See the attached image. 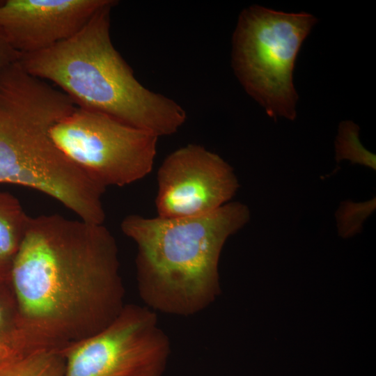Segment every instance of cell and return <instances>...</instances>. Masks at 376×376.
Here are the masks:
<instances>
[{"mask_svg": "<svg viewBox=\"0 0 376 376\" xmlns=\"http://www.w3.org/2000/svg\"><path fill=\"white\" fill-rule=\"evenodd\" d=\"M157 217L180 219L210 214L225 205L240 185L219 155L196 144L167 156L157 172Z\"/></svg>", "mask_w": 376, "mask_h": 376, "instance_id": "ba28073f", "label": "cell"}, {"mask_svg": "<svg viewBox=\"0 0 376 376\" xmlns=\"http://www.w3.org/2000/svg\"><path fill=\"white\" fill-rule=\"evenodd\" d=\"M77 106L16 61L0 73V183L22 185L57 200L80 219L103 224L105 188L58 148L53 125Z\"/></svg>", "mask_w": 376, "mask_h": 376, "instance_id": "7a4b0ae2", "label": "cell"}, {"mask_svg": "<svg viewBox=\"0 0 376 376\" xmlns=\"http://www.w3.org/2000/svg\"><path fill=\"white\" fill-rule=\"evenodd\" d=\"M170 353L155 311L125 304L106 327L62 352L63 376H162Z\"/></svg>", "mask_w": 376, "mask_h": 376, "instance_id": "52a82bcc", "label": "cell"}, {"mask_svg": "<svg viewBox=\"0 0 376 376\" xmlns=\"http://www.w3.org/2000/svg\"><path fill=\"white\" fill-rule=\"evenodd\" d=\"M9 283L22 354L62 353L106 327L125 305L111 233L59 214L30 217Z\"/></svg>", "mask_w": 376, "mask_h": 376, "instance_id": "6da1fadb", "label": "cell"}, {"mask_svg": "<svg viewBox=\"0 0 376 376\" xmlns=\"http://www.w3.org/2000/svg\"><path fill=\"white\" fill-rule=\"evenodd\" d=\"M375 208V198L355 203L350 201L341 203L336 212L338 233L347 238L359 233L364 220Z\"/></svg>", "mask_w": 376, "mask_h": 376, "instance_id": "4fadbf2b", "label": "cell"}, {"mask_svg": "<svg viewBox=\"0 0 376 376\" xmlns=\"http://www.w3.org/2000/svg\"><path fill=\"white\" fill-rule=\"evenodd\" d=\"M19 58L20 55L11 47L0 31V73Z\"/></svg>", "mask_w": 376, "mask_h": 376, "instance_id": "9a60e30c", "label": "cell"}, {"mask_svg": "<svg viewBox=\"0 0 376 376\" xmlns=\"http://www.w3.org/2000/svg\"><path fill=\"white\" fill-rule=\"evenodd\" d=\"M61 353L41 351L19 356L0 368V376H63Z\"/></svg>", "mask_w": 376, "mask_h": 376, "instance_id": "8fae6325", "label": "cell"}, {"mask_svg": "<svg viewBox=\"0 0 376 376\" xmlns=\"http://www.w3.org/2000/svg\"><path fill=\"white\" fill-rule=\"evenodd\" d=\"M49 134L70 162L105 189L143 178L157 153L156 135L78 107L53 125Z\"/></svg>", "mask_w": 376, "mask_h": 376, "instance_id": "8992f818", "label": "cell"}, {"mask_svg": "<svg viewBox=\"0 0 376 376\" xmlns=\"http://www.w3.org/2000/svg\"><path fill=\"white\" fill-rule=\"evenodd\" d=\"M249 219V207L240 202L194 217H125L120 228L137 247V287L145 306L179 316L205 309L220 291L223 246Z\"/></svg>", "mask_w": 376, "mask_h": 376, "instance_id": "3957f363", "label": "cell"}, {"mask_svg": "<svg viewBox=\"0 0 376 376\" xmlns=\"http://www.w3.org/2000/svg\"><path fill=\"white\" fill-rule=\"evenodd\" d=\"M14 318L15 308L6 309L0 302V337L8 340L15 347L14 345Z\"/></svg>", "mask_w": 376, "mask_h": 376, "instance_id": "5bb4252c", "label": "cell"}, {"mask_svg": "<svg viewBox=\"0 0 376 376\" xmlns=\"http://www.w3.org/2000/svg\"><path fill=\"white\" fill-rule=\"evenodd\" d=\"M29 219L16 197L0 191V285L10 282Z\"/></svg>", "mask_w": 376, "mask_h": 376, "instance_id": "30bf717a", "label": "cell"}, {"mask_svg": "<svg viewBox=\"0 0 376 376\" xmlns=\"http://www.w3.org/2000/svg\"><path fill=\"white\" fill-rule=\"evenodd\" d=\"M21 355L10 342L0 337V368Z\"/></svg>", "mask_w": 376, "mask_h": 376, "instance_id": "2e32d148", "label": "cell"}, {"mask_svg": "<svg viewBox=\"0 0 376 376\" xmlns=\"http://www.w3.org/2000/svg\"><path fill=\"white\" fill-rule=\"evenodd\" d=\"M317 19L259 6L240 13L233 36L232 65L245 91L272 118H296L293 70Z\"/></svg>", "mask_w": 376, "mask_h": 376, "instance_id": "5b68a950", "label": "cell"}, {"mask_svg": "<svg viewBox=\"0 0 376 376\" xmlns=\"http://www.w3.org/2000/svg\"><path fill=\"white\" fill-rule=\"evenodd\" d=\"M109 1H0V31L20 56L37 52L74 36Z\"/></svg>", "mask_w": 376, "mask_h": 376, "instance_id": "9c48e42d", "label": "cell"}, {"mask_svg": "<svg viewBox=\"0 0 376 376\" xmlns=\"http://www.w3.org/2000/svg\"><path fill=\"white\" fill-rule=\"evenodd\" d=\"M110 0L72 37L19 60L32 76L52 82L80 108L99 111L157 136L182 127L186 113L176 102L148 90L113 46Z\"/></svg>", "mask_w": 376, "mask_h": 376, "instance_id": "277c9868", "label": "cell"}, {"mask_svg": "<svg viewBox=\"0 0 376 376\" xmlns=\"http://www.w3.org/2000/svg\"><path fill=\"white\" fill-rule=\"evenodd\" d=\"M359 127L350 120L340 123L335 141L336 160L348 159L376 170L375 155L367 150L359 138Z\"/></svg>", "mask_w": 376, "mask_h": 376, "instance_id": "7c38bea8", "label": "cell"}]
</instances>
